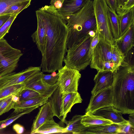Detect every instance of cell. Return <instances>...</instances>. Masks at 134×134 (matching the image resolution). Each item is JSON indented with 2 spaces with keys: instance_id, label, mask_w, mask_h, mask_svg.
Here are the masks:
<instances>
[{
  "instance_id": "cell-1",
  "label": "cell",
  "mask_w": 134,
  "mask_h": 134,
  "mask_svg": "<svg viewBox=\"0 0 134 134\" xmlns=\"http://www.w3.org/2000/svg\"><path fill=\"white\" fill-rule=\"evenodd\" d=\"M40 9L46 30L45 50L42 55L40 66L43 72H52L63 66V60L67 50L68 29L54 6L46 5Z\"/></svg>"
},
{
  "instance_id": "cell-2",
  "label": "cell",
  "mask_w": 134,
  "mask_h": 134,
  "mask_svg": "<svg viewBox=\"0 0 134 134\" xmlns=\"http://www.w3.org/2000/svg\"><path fill=\"white\" fill-rule=\"evenodd\" d=\"M113 107L122 114L134 113V48L113 72Z\"/></svg>"
},
{
  "instance_id": "cell-3",
  "label": "cell",
  "mask_w": 134,
  "mask_h": 134,
  "mask_svg": "<svg viewBox=\"0 0 134 134\" xmlns=\"http://www.w3.org/2000/svg\"><path fill=\"white\" fill-rule=\"evenodd\" d=\"M62 17L69 30L66 41L68 49L81 41L90 31L97 30L92 0H90L77 12Z\"/></svg>"
},
{
  "instance_id": "cell-4",
  "label": "cell",
  "mask_w": 134,
  "mask_h": 134,
  "mask_svg": "<svg viewBox=\"0 0 134 134\" xmlns=\"http://www.w3.org/2000/svg\"><path fill=\"white\" fill-rule=\"evenodd\" d=\"M92 37L88 35L83 40L67 50L63 60L66 66L79 71L85 69L90 63L88 55Z\"/></svg>"
},
{
  "instance_id": "cell-5",
  "label": "cell",
  "mask_w": 134,
  "mask_h": 134,
  "mask_svg": "<svg viewBox=\"0 0 134 134\" xmlns=\"http://www.w3.org/2000/svg\"><path fill=\"white\" fill-rule=\"evenodd\" d=\"M99 42L91 55V68L97 71H110L113 72L118 68L111 59L113 45L103 37L99 36Z\"/></svg>"
},
{
  "instance_id": "cell-6",
  "label": "cell",
  "mask_w": 134,
  "mask_h": 134,
  "mask_svg": "<svg viewBox=\"0 0 134 134\" xmlns=\"http://www.w3.org/2000/svg\"><path fill=\"white\" fill-rule=\"evenodd\" d=\"M21 51L12 47L6 40H0V77L13 72L23 55Z\"/></svg>"
},
{
  "instance_id": "cell-7",
  "label": "cell",
  "mask_w": 134,
  "mask_h": 134,
  "mask_svg": "<svg viewBox=\"0 0 134 134\" xmlns=\"http://www.w3.org/2000/svg\"><path fill=\"white\" fill-rule=\"evenodd\" d=\"M93 7L99 36L113 45L115 40L110 28L108 12V6L105 0H94Z\"/></svg>"
},
{
  "instance_id": "cell-8",
  "label": "cell",
  "mask_w": 134,
  "mask_h": 134,
  "mask_svg": "<svg viewBox=\"0 0 134 134\" xmlns=\"http://www.w3.org/2000/svg\"><path fill=\"white\" fill-rule=\"evenodd\" d=\"M58 70L57 83L62 93L78 92L79 82L81 77L80 71L65 65Z\"/></svg>"
},
{
  "instance_id": "cell-9",
  "label": "cell",
  "mask_w": 134,
  "mask_h": 134,
  "mask_svg": "<svg viewBox=\"0 0 134 134\" xmlns=\"http://www.w3.org/2000/svg\"><path fill=\"white\" fill-rule=\"evenodd\" d=\"M40 66H30L18 72H12L0 77V90L18 84H24L32 76L41 71Z\"/></svg>"
},
{
  "instance_id": "cell-10",
  "label": "cell",
  "mask_w": 134,
  "mask_h": 134,
  "mask_svg": "<svg viewBox=\"0 0 134 134\" xmlns=\"http://www.w3.org/2000/svg\"><path fill=\"white\" fill-rule=\"evenodd\" d=\"M110 106H113L112 87L104 89L94 96H91L85 114H93L99 109Z\"/></svg>"
},
{
  "instance_id": "cell-11",
  "label": "cell",
  "mask_w": 134,
  "mask_h": 134,
  "mask_svg": "<svg viewBox=\"0 0 134 134\" xmlns=\"http://www.w3.org/2000/svg\"><path fill=\"white\" fill-rule=\"evenodd\" d=\"M43 73L40 71L29 79L24 84L25 88L33 90L42 96L49 97L58 86L57 83L53 85L47 83L43 79Z\"/></svg>"
},
{
  "instance_id": "cell-12",
  "label": "cell",
  "mask_w": 134,
  "mask_h": 134,
  "mask_svg": "<svg viewBox=\"0 0 134 134\" xmlns=\"http://www.w3.org/2000/svg\"><path fill=\"white\" fill-rule=\"evenodd\" d=\"M37 20V28L32 35L31 37L35 43L42 55L44 53L46 39L45 24L42 13L39 8L36 11Z\"/></svg>"
},
{
  "instance_id": "cell-13",
  "label": "cell",
  "mask_w": 134,
  "mask_h": 134,
  "mask_svg": "<svg viewBox=\"0 0 134 134\" xmlns=\"http://www.w3.org/2000/svg\"><path fill=\"white\" fill-rule=\"evenodd\" d=\"M113 77V72L111 71H98L94 79L95 84L91 91L92 96H94L104 89L111 87Z\"/></svg>"
},
{
  "instance_id": "cell-14",
  "label": "cell",
  "mask_w": 134,
  "mask_h": 134,
  "mask_svg": "<svg viewBox=\"0 0 134 134\" xmlns=\"http://www.w3.org/2000/svg\"><path fill=\"white\" fill-rule=\"evenodd\" d=\"M54 116L49 103L47 102L42 105L34 120L31 127V134H35L37 130L47 120L53 119Z\"/></svg>"
},
{
  "instance_id": "cell-15",
  "label": "cell",
  "mask_w": 134,
  "mask_h": 134,
  "mask_svg": "<svg viewBox=\"0 0 134 134\" xmlns=\"http://www.w3.org/2000/svg\"><path fill=\"white\" fill-rule=\"evenodd\" d=\"M48 97L40 95L29 99L16 102L12 115H16L33 108H37L48 102Z\"/></svg>"
},
{
  "instance_id": "cell-16",
  "label": "cell",
  "mask_w": 134,
  "mask_h": 134,
  "mask_svg": "<svg viewBox=\"0 0 134 134\" xmlns=\"http://www.w3.org/2000/svg\"><path fill=\"white\" fill-rule=\"evenodd\" d=\"M93 114L101 116L111 121L113 123L125 125L129 123L122 116V113L113 106L103 107L95 111Z\"/></svg>"
},
{
  "instance_id": "cell-17",
  "label": "cell",
  "mask_w": 134,
  "mask_h": 134,
  "mask_svg": "<svg viewBox=\"0 0 134 134\" xmlns=\"http://www.w3.org/2000/svg\"><path fill=\"white\" fill-rule=\"evenodd\" d=\"M114 43L126 56L134 46V24Z\"/></svg>"
},
{
  "instance_id": "cell-18",
  "label": "cell",
  "mask_w": 134,
  "mask_h": 134,
  "mask_svg": "<svg viewBox=\"0 0 134 134\" xmlns=\"http://www.w3.org/2000/svg\"><path fill=\"white\" fill-rule=\"evenodd\" d=\"M125 125L111 124L86 127L81 134L122 133Z\"/></svg>"
},
{
  "instance_id": "cell-19",
  "label": "cell",
  "mask_w": 134,
  "mask_h": 134,
  "mask_svg": "<svg viewBox=\"0 0 134 134\" xmlns=\"http://www.w3.org/2000/svg\"><path fill=\"white\" fill-rule=\"evenodd\" d=\"M63 96L58 86L48 97V100L50 104L54 116L57 117L62 121L63 116Z\"/></svg>"
},
{
  "instance_id": "cell-20",
  "label": "cell",
  "mask_w": 134,
  "mask_h": 134,
  "mask_svg": "<svg viewBox=\"0 0 134 134\" xmlns=\"http://www.w3.org/2000/svg\"><path fill=\"white\" fill-rule=\"evenodd\" d=\"M90 0H64L61 7L57 9L62 17L75 13L81 9Z\"/></svg>"
},
{
  "instance_id": "cell-21",
  "label": "cell",
  "mask_w": 134,
  "mask_h": 134,
  "mask_svg": "<svg viewBox=\"0 0 134 134\" xmlns=\"http://www.w3.org/2000/svg\"><path fill=\"white\" fill-rule=\"evenodd\" d=\"M82 101V99L80 95L78 92L63 94V116L62 122L65 123L66 121L65 118L67 114L71 111L73 106L76 104L81 103Z\"/></svg>"
},
{
  "instance_id": "cell-22",
  "label": "cell",
  "mask_w": 134,
  "mask_h": 134,
  "mask_svg": "<svg viewBox=\"0 0 134 134\" xmlns=\"http://www.w3.org/2000/svg\"><path fill=\"white\" fill-rule=\"evenodd\" d=\"M81 122L86 127L110 125L113 123L111 121L101 116L87 114L82 115Z\"/></svg>"
},
{
  "instance_id": "cell-23",
  "label": "cell",
  "mask_w": 134,
  "mask_h": 134,
  "mask_svg": "<svg viewBox=\"0 0 134 134\" xmlns=\"http://www.w3.org/2000/svg\"><path fill=\"white\" fill-rule=\"evenodd\" d=\"M66 133L65 128L60 126L53 119L46 120L37 130L35 134H49Z\"/></svg>"
},
{
  "instance_id": "cell-24",
  "label": "cell",
  "mask_w": 134,
  "mask_h": 134,
  "mask_svg": "<svg viewBox=\"0 0 134 134\" xmlns=\"http://www.w3.org/2000/svg\"><path fill=\"white\" fill-rule=\"evenodd\" d=\"M118 15L119 20L120 37L134 24V7L122 14Z\"/></svg>"
},
{
  "instance_id": "cell-25",
  "label": "cell",
  "mask_w": 134,
  "mask_h": 134,
  "mask_svg": "<svg viewBox=\"0 0 134 134\" xmlns=\"http://www.w3.org/2000/svg\"><path fill=\"white\" fill-rule=\"evenodd\" d=\"M82 115H75L71 120L68 121H66L65 123L66 126L65 129L67 133L74 134H82L86 128L81 122Z\"/></svg>"
},
{
  "instance_id": "cell-26",
  "label": "cell",
  "mask_w": 134,
  "mask_h": 134,
  "mask_svg": "<svg viewBox=\"0 0 134 134\" xmlns=\"http://www.w3.org/2000/svg\"><path fill=\"white\" fill-rule=\"evenodd\" d=\"M108 12L111 30L115 41L120 36L119 16L116 13L113 12L108 7Z\"/></svg>"
},
{
  "instance_id": "cell-27",
  "label": "cell",
  "mask_w": 134,
  "mask_h": 134,
  "mask_svg": "<svg viewBox=\"0 0 134 134\" xmlns=\"http://www.w3.org/2000/svg\"><path fill=\"white\" fill-rule=\"evenodd\" d=\"M24 84L9 86L0 90V100L12 95H16L25 88Z\"/></svg>"
},
{
  "instance_id": "cell-28",
  "label": "cell",
  "mask_w": 134,
  "mask_h": 134,
  "mask_svg": "<svg viewBox=\"0 0 134 134\" xmlns=\"http://www.w3.org/2000/svg\"><path fill=\"white\" fill-rule=\"evenodd\" d=\"M31 1L20 2L10 7L1 15H18L23 10L27 8L30 5Z\"/></svg>"
},
{
  "instance_id": "cell-29",
  "label": "cell",
  "mask_w": 134,
  "mask_h": 134,
  "mask_svg": "<svg viewBox=\"0 0 134 134\" xmlns=\"http://www.w3.org/2000/svg\"><path fill=\"white\" fill-rule=\"evenodd\" d=\"M16 102L12 95L0 100V116L13 109Z\"/></svg>"
},
{
  "instance_id": "cell-30",
  "label": "cell",
  "mask_w": 134,
  "mask_h": 134,
  "mask_svg": "<svg viewBox=\"0 0 134 134\" xmlns=\"http://www.w3.org/2000/svg\"><path fill=\"white\" fill-rule=\"evenodd\" d=\"M125 56L119 49L117 44L114 43L112 51V60L118 68L123 61Z\"/></svg>"
},
{
  "instance_id": "cell-31",
  "label": "cell",
  "mask_w": 134,
  "mask_h": 134,
  "mask_svg": "<svg viewBox=\"0 0 134 134\" xmlns=\"http://www.w3.org/2000/svg\"><path fill=\"white\" fill-rule=\"evenodd\" d=\"M36 109L35 108H33L29 109L18 114L12 115L6 119L0 121V129L5 128L21 116L30 113Z\"/></svg>"
},
{
  "instance_id": "cell-32",
  "label": "cell",
  "mask_w": 134,
  "mask_h": 134,
  "mask_svg": "<svg viewBox=\"0 0 134 134\" xmlns=\"http://www.w3.org/2000/svg\"><path fill=\"white\" fill-rule=\"evenodd\" d=\"M41 95L39 93L33 90L24 88L17 96L19 101L27 100L38 97Z\"/></svg>"
},
{
  "instance_id": "cell-33",
  "label": "cell",
  "mask_w": 134,
  "mask_h": 134,
  "mask_svg": "<svg viewBox=\"0 0 134 134\" xmlns=\"http://www.w3.org/2000/svg\"><path fill=\"white\" fill-rule=\"evenodd\" d=\"M18 15H11L10 17L5 23L0 28V40L9 32L11 26Z\"/></svg>"
},
{
  "instance_id": "cell-34",
  "label": "cell",
  "mask_w": 134,
  "mask_h": 134,
  "mask_svg": "<svg viewBox=\"0 0 134 134\" xmlns=\"http://www.w3.org/2000/svg\"><path fill=\"white\" fill-rule=\"evenodd\" d=\"M31 0H0V15L12 6L17 3Z\"/></svg>"
},
{
  "instance_id": "cell-35",
  "label": "cell",
  "mask_w": 134,
  "mask_h": 134,
  "mask_svg": "<svg viewBox=\"0 0 134 134\" xmlns=\"http://www.w3.org/2000/svg\"><path fill=\"white\" fill-rule=\"evenodd\" d=\"M52 72L51 74L46 75L44 74L43 72L42 74V77L44 81L48 84L50 85H53L57 83L59 74L54 73Z\"/></svg>"
},
{
  "instance_id": "cell-36",
  "label": "cell",
  "mask_w": 134,
  "mask_h": 134,
  "mask_svg": "<svg viewBox=\"0 0 134 134\" xmlns=\"http://www.w3.org/2000/svg\"><path fill=\"white\" fill-rule=\"evenodd\" d=\"M99 41V34L97 29L95 35L92 38L90 44L88 52L89 56L91 58L92 52Z\"/></svg>"
},
{
  "instance_id": "cell-37",
  "label": "cell",
  "mask_w": 134,
  "mask_h": 134,
  "mask_svg": "<svg viewBox=\"0 0 134 134\" xmlns=\"http://www.w3.org/2000/svg\"><path fill=\"white\" fill-rule=\"evenodd\" d=\"M128 0H116V12L118 15H121L123 13L124 6Z\"/></svg>"
},
{
  "instance_id": "cell-38",
  "label": "cell",
  "mask_w": 134,
  "mask_h": 134,
  "mask_svg": "<svg viewBox=\"0 0 134 134\" xmlns=\"http://www.w3.org/2000/svg\"><path fill=\"white\" fill-rule=\"evenodd\" d=\"M134 127L132 126L129 123L125 124L122 130V133L134 134Z\"/></svg>"
},
{
  "instance_id": "cell-39",
  "label": "cell",
  "mask_w": 134,
  "mask_h": 134,
  "mask_svg": "<svg viewBox=\"0 0 134 134\" xmlns=\"http://www.w3.org/2000/svg\"><path fill=\"white\" fill-rule=\"evenodd\" d=\"M108 7L114 12L116 13V0H105Z\"/></svg>"
},
{
  "instance_id": "cell-40",
  "label": "cell",
  "mask_w": 134,
  "mask_h": 134,
  "mask_svg": "<svg viewBox=\"0 0 134 134\" xmlns=\"http://www.w3.org/2000/svg\"><path fill=\"white\" fill-rule=\"evenodd\" d=\"M14 130L18 134H21L23 133L24 131V127L21 125L16 124H14L13 127Z\"/></svg>"
},
{
  "instance_id": "cell-41",
  "label": "cell",
  "mask_w": 134,
  "mask_h": 134,
  "mask_svg": "<svg viewBox=\"0 0 134 134\" xmlns=\"http://www.w3.org/2000/svg\"><path fill=\"white\" fill-rule=\"evenodd\" d=\"M134 6V0H128L124 6L123 10V13L130 10Z\"/></svg>"
},
{
  "instance_id": "cell-42",
  "label": "cell",
  "mask_w": 134,
  "mask_h": 134,
  "mask_svg": "<svg viewBox=\"0 0 134 134\" xmlns=\"http://www.w3.org/2000/svg\"><path fill=\"white\" fill-rule=\"evenodd\" d=\"M64 0H51L50 4L54 6L57 9L62 6Z\"/></svg>"
},
{
  "instance_id": "cell-43",
  "label": "cell",
  "mask_w": 134,
  "mask_h": 134,
  "mask_svg": "<svg viewBox=\"0 0 134 134\" xmlns=\"http://www.w3.org/2000/svg\"><path fill=\"white\" fill-rule=\"evenodd\" d=\"M11 15H0V28L5 23L10 17Z\"/></svg>"
},
{
  "instance_id": "cell-44",
  "label": "cell",
  "mask_w": 134,
  "mask_h": 134,
  "mask_svg": "<svg viewBox=\"0 0 134 134\" xmlns=\"http://www.w3.org/2000/svg\"><path fill=\"white\" fill-rule=\"evenodd\" d=\"M130 114L129 116V120L128 121L131 125L134 127V113L131 114Z\"/></svg>"
},
{
  "instance_id": "cell-45",
  "label": "cell",
  "mask_w": 134,
  "mask_h": 134,
  "mask_svg": "<svg viewBox=\"0 0 134 134\" xmlns=\"http://www.w3.org/2000/svg\"><path fill=\"white\" fill-rule=\"evenodd\" d=\"M96 31V30H91L89 32L88 34L90 36H91L92 38H93L95 35Z\"/></svg>"
}]
</instances>
